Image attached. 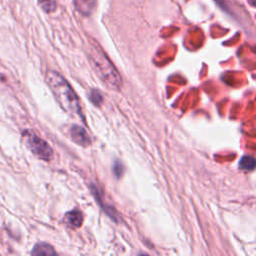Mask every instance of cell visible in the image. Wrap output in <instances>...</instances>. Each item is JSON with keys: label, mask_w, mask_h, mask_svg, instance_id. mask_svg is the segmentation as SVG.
Wrapping results in <instances>:
<instances>
[{"label": "cell", "mask_w": 256, "mask_h": 256, "mask_svg": "<svg viewBox=\"0 0 256 256\" xmlns=\"http://www.w3.org/2000/svg\"><path fill=\"white\" fill-rule=\"evenodd\" d=\"M46 81L62 109L71 117H77L84 121L79 98L67 80L58 72L49 71Z\"/></svg>", "instance_id": "6da1fadb"}, {"label": "cell", "mask_w": 256, "mask_h": 256, "mask_svg": "<svg viewBox=\"0 0 256 256\" xmlns=\"http://www.w3.org/2000/svg\"><path fill=\"white\" fill-rule=\"evenodd\" d=\"M89 59L95 72L109 89L116 91L121 89L122 80L119 73L97 44L90 46Z\"/></svg>", "instance_id": "7a4b0ae2"}, {"label": "cell", "mask_w": 256, "mask_h": 256, "mask_svg": "<svg viewBox=\"0 0 256 256\" xmlns=\"http://www.w3.org/2000/svg\"><path fill=\"white\" fill-rule=\"evenodd\" d=\"M23 139L28 149L38 158L49 161L53 156V150L49 144L31 131L23 132Z\"/></svg>", "instance_id": "3957f363"}, {"label": "cell", "mask_w": 256, "mask_h": 256, "mask_svg": "<svg viewBox=\"0 0 256 256\" xmlns=\"http://www.w3.org/2000/svg\"><path fill=\"white\" fill-rule=\"evenodd\" d=\"M70 136H71V139L78 145H81V146L90 145L91 141H90L89 135L87 134L86 130L80 125L73 124L70 127Z\"/></svg>", "instance_id": "277c9868"}, {"label": "cell", "mask_w": 256, "mask_h": 256, "mask_svg": "<svg viewBox=\"0 0 256 256\" xmlns=\"http://www.w3.org/2000/svg\"><path fill=\"white\" fill-rule=\"evenodd\" d=\"M83 216L78 210H72L65 215V222L72 228H78L82 225Z\"/></svg>", "instance_id": "5b68a950"}, {"label": "cell", "mask_w": 256, "mask_h": 256, "mask_svg": "<svg viewBox=\"0 0 256 256\" xmlns=\"http://www.w3.org/2000/svg\"><path fill=\"white\" fill-rule=\"evenodd\" d=\"M31 254L32 255H48V256H50V255H55L56 252L53 249V247L50 246L49 244L38 243L34 246Z\"/></svg>", "instance_id": "8992f818"}, {"label": "cell", "mask_w": 256, "mask_h": 256, "mask_svg": "<svg viewBox=\"0 0 256 256\" xmlns=\"http://www.w3.org/2000/svg\"><path fill=\"white\" fill-rule=\"evenodd\" d=\"M239 167L245 171H252L255 168V159L251 156H243L239 162Z\"/></svg>", "instance_id": "52a82bcc"}, {"label": "cell", "mask_w": 256, "mask_h": 256, "mask_svg": "<svg viewBox=\"0 0 256 256\" xmlns=\"http://www.w3.org/2000/svg\"><path fill=\"white\" fill-rule=\"evenodd\" d=\"M38 2L46 12H53L56 8V0H38Z\"/></svg>", "instance_id": "ba28073f"}, {"label": "cell", "mask_w": 256, "mask_h": 256, "mask_svg": "<svg viewBox=\"0 0 256 256\" xmlns=\"http://www.w3.org/2000/svg\"><path fill=\"white\" fill-rule=\"evenodd\" d=\"M89 99L94 105H100L103 101V97L98 90H91L89 93Z\"/></svg>", "instance_id": "9c48e42d"}, {"label": "cell", "mask_w": 256, "mask_h": 256, "mask_svg": "<svg viewBox=\"0 0 256 256\" xmlns=\"http://www.w3.org/2000/svg\"><path fill=\"white\" fill-rule=\"evenodd\" d=\"M123 166L120 162H115L114 165H113V171H114V174L116 177H121L122 173H123Z\"/></svg>", "instance_id": "30bf717a"}, {"label": "cell", "mask_w": 256, "mask_h": 256, "mask_svg": "<svg viewBox=\"0 0 256 256\" xmlns=\"http://www.w3.org/2000/svg\"><path fill=\"white\" fill-rule=\"evenodd\" d=\"M249 2H250V4L252 5V6H254L255 5V0H248Z\"/></svg>", "instance_id": "8fae6325"}]
</instances>
